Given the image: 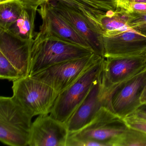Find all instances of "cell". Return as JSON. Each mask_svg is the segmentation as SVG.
I'll use <instances>...</instances> for the list:
<instances>
[{"instance_id": "6da1fadb", "label": "cell", "mask_w": 146, "mask_h": 146, "mask_svg": "<svg viewBox=\"0 0 146 146\" xmlns=\"http://www.w3.org/2000/svg\"><path fill=\"white\" fill-rule=\"evenodd\" d=\"M94 53L91 49L78 44L36 33L31 48L29 76H33L57 64Z\"/></svg>"}, {"instance_id": "7a4b0ae2", "label": "cell", "mask_w": 146, "mask_h": 146, "mask_svg": "<svg viewBox=\"0 0 146 146\" xmlns=\"http://www.w3.org/2000/svg\"><path fill=\"white\" fill-rule=\"evenodd\" d=\"M32 118L12 96H1V141L9 146H29Z\"/></svg>"}, {"instance_id": "3957f363", "label": "cell", "mask_w": 146, "mask_h": 146, "mask_svg": "<svg viewBox=\"0 0 146 146\" xmlns=\"http://www.w3.org/2000/svg\"><path fill=\"white\" fill-rule=\"evenodd\" d=\"M12 97L32 117L49 114L58 94L30 76L13 82Z\"/></svg>"}, {"instance_id": "277c9868", "label": "cell", "mask_w": 146, "mask_h": 146, "mask_svg": "<svg viewBox=\"0 0 146 146\" xmlns=\"http://www.w3.org/2000/svg\"><path fill=\"white\" fill-rule=\"evenodd\" d=\"M104 58L89 68L75 82L58 96L50 115L66 123L101 74Z\"/></svg>"}, {"instance_id": "5b68a950", "label": "cell", "mask_w": 146, "mask_h": 146, "mask_svg": "<svg viewBox=\"0 0 146 146\" xmlns=\"http://www.w3.org/2000/svg\"><path fill=\"white\" fill-rule=\"evenodd\" d=\"M102 58L94 53L52 66L31 76L50 86L59 94Z\"/></svg>"}, {"instance_id": "8992f818", "label": "cell", "mask_w": 146, "mask_h": 146, "mask_svg": "<svg viewBox=\"0 0 146 146\" xmlns=\"http://www.w3.org/2000/svg\"><path fill=\"white\" fill-rule=\"evenodd\" d=\"M146 69V52L139 55L104 58L102 71L103 95L109 108L110 95L124 81Z\"/></svg>"}, {"instance_id": "52a82bcc", "label": "cell", "mask_w": 146, "mask_h": 146, "mask_svg": "<svg viewBox=\"0 0 146 146\" xmlns=\"http://www.w3.org/2000/svg\"><path fill=\"white\" fill-rule=\"evenodd\" d=\"M127 126L121 117L103 106L94 119L82 129L69 134V138L97 141L111 146L112 143Z\"/></svg>"}, {"instance_id": "ba28073f", "label": "cell", "mask_w": 146, "mask_h": 146, "mask_svg": "<svg viewBox=\"0 0 146 146\" xmlns=\"http://www.w3.org/2000/svg\"><path fill=\"white\" fill-rule=\"evenodd\" d=\"M146 86V69L119 84L109 98V107L121 118L142 105L141 97Z\"/></svg>"}, {"instance_id": "9c48e42d", "label": "cell", "mask_w": 146, "mask_h": 146, "mask_svg": "<svg viewBox=\"0 0 146 146\" xmlns=\"http://www.w3.org/2000/svg\"><path fill=\"white\" fill-rule=\"evenodd\" d=\"M37 12L42 20L40 31L37 32L38 35L54 36L89 48L92 51L85 40L54 9L48 1L41 5L37 9Z\"/></svg>"}, {"instance_id": "30bf717a", "label": "cell", "mask_w": 146, "mask_h": 146, "mask_svg": "<svg viewBox=\"0 0 146 146\" xmlns=\"http://www.w3.org/2000/svg\"><path fill=\"white\" fill-rule=\"evenodd\" d=\"M69 135L66 124L50 114L39 115L31 125L29 146H66Z\"/></svg>"}, {"instance_id": "8fae6325", "label": "cell", "mask_w": 146, "mask_h": 146, "mask_svg": "<svg viewBox=\"0 0 146 146\" xmlns=\"http://www.w3.org/2000/svg\"><path fill=\"white\" fill-rule=\"evenodd\" d=\"M33 40H23L0 30V55L18 71L22 77L29 75Z\"/></svg>"}, {"instance_id": "7c38bea8", "label": "cell", "mask_w": 146, "mask_h": 146, "mask_svg": "<svg viewBox=\"0 0 146 146\" xmlns=\"http://www.w3.org/2000/svg\"><path fill=\"white\" fill-rule=\"evenodd\" d=\"M54 9L84 38L94 53L105 57L103 36L76 11L60 0H48Z\"/></svg>"}, {"instance_id": "4fadbf2b", "label": "cell", "mask_w": 146, "mask_h": 146, "mask_svg": "<svg viewBox=\"0 0 146 146\" xmlns=\"http://www.w3.org/2000/svg\"><path fill=\"white\" fill-rule=\"evenodd\" d=\"M103 106H106V103L103 95L100 75L85 99L66 123L69 134L78 131L86 126Z\"/></svg>"}, {"instance_id": "5bb4252c", "label": "cell", "mask_w": 146, "mask_h": 146, "mask_svg": "<svg viewBox=\"0 0 146 146\" xmlns=\"http://www.w3.org/2000/svg\"><path fill=\"white\" fill-rule=\"evenodd\" d=\"M105 57L139 55L146 52V36L134 29L116 35L103 36Z\"/></svg>"}, {"instance_id": "9a60e30c", "label": "cell", "mask_w": 146, "mask_h": 146, "mask_svg": "<svg viewBox=\"0 0 146 146\" xmlns=\"http://www.w3.org/2000/svg\"><path fill=\"white\" fill-rule=\"evenodd\" d=\"M37 9L35 7H24L18 19L6 31L23 40H34L36 34L35 32V29Z\"/></svg>"}, {"instance_id": "2e32d148", "label": "cell", "mask_w": 146, "mask_h": 146, "mask_svg": "<svg viewBox=\"0 0 146 146\" xmlns=\"http://www.w3.org/2000/svg\"><path fill=\"white\" fill-rule=\"evenodd\" d=\"M128 21L129 14L123 9L108 12L101 20L103 36H113L133 29L129 26Z\"/></svg>"}, {"instance_id": "e0dca14e", "label": "cell", "mask_w": 146, "mask_h": 146, "mask_svg": "<svg viewBox=\"0 0 146 146\" xmlns=\"http://www.w3.org/2000/svg\"><path fill=\"white\" fill-rule=\"evenodd\" d=\"M60 1L76 11L90 24L94 29L103 36L101 20L108 12H106L96 9L82 0Z\"/></svg>"}, {"instance_id": "ac0fdd59", "label": "cell", "mask_w": 146, "mask_h": 146, "mask_svg": "<svg viewBox=\"0 0 146 146\" xmlns=\"http://www.w3.org/2000/svg\"><path fill=\"white\" fill-rule=\"evenodd\" d=\"M21 0L0 4V30L6 31L18 19L23 9Z\"/></svg>"}, {"instance_id": "d6986e66", "label": "cell", "mask_w": 146, "mask_h": 146, "mask_svg": "<svg viewBox=\"0 0 146 146\" xmlns=\"http://www.w3.org/2000/svg\"><path fill=\"white\" fill-rule=\"evenodd\" d=\"M111 146H146V134L127 127L112 143Z\"/></svg>"}, {"instance_id": "ffe728a7", "label": "cell", "mask_w": 146, "mask_h": 146, "mask_svg": "<svg viewBox=\"0 0 146 146\" xmlns=\"http://www.w3.org/2000/svg\"><path fill=\"white\" fill-rule=\"evenodd\" d=\"M127 127L146 134V113L137 109L123 118Z\"/></svg>"}, {"instance_id": "44dd1931", "label": "cell", "mask_w": 146, "mask_h": 146, "mask_svg": "<svg viewBox=\"0 0 146 146\" xmlns=\"http://www.w3.org/2000/svg\"><path fill=\"white\" fill-rule=\"evenodd\" d=\"M128 14L129 26L146 36V13H128Z\"/></svg>"}, {"instance_id": "7402d4cb", "label": "cell", "mask_w": 146, "mask_h": 146, "mask_svg": "<svg viewBox=\"0 0 146 146\" xmlns=\"http://www.w3.org/2000/svg\"><path fill=\"white\" fill-rule=\"evenodd\" d=\"M98 10L103 11H115L117 9V0H82Z\"/></svg>"}, {"instance_id": "603a6c76", "label": "cell", "mask_w": 146, "mask_h": 146, "mask_svg": "<svg viewBox=\"0 0 146 146\" xmlns=\"http://www.w3.org/2000/svg\"><path fill=\"white\" fill-rule=\"evenodd\" d=\"M126 12L128 13H146V3L131 2Z\"/></svg>"}, {"instance_id": "cb8c5ba5", "label": "cell", "mask_w": 146, "mask_h": 146, "mask_svg": "<svg viewBox=\"0 0 146 146\" xmlns=\"http://www.w3.org/2000/svg\"><path fill=\"white\" fill-rule=\"evenodd\" d=\"M48 0H21L24 6L29 7H33L38 9V7Z\"/></svg>"}, {"instance_id": "d4e9b609", "label": "cell", "mask_w": 146, "mask_h": 146, "mask_svg": "<svg viewBox=\"0 0 146 146\" xmlns=\"http://www.w3.org/2000/svg\"><path fill=\"white\" fill-rule=\"evenodd\" d=\"M141 103L142 105L146 104V86L141 97Z\"/></svg>"}, {"instance_id": "484cf974", "label": "cell", "mask_w": 146, "mask_h": 146, "mask_svg": "<svg viewBox=\"0 0 146 146\" xmlns=\"http://www.w3.org/2000/svg\"><path fill=\"white\" fill-rule=\"evenodd\" d=\"M138 110L146 113V104L142 105L138 108Z\"/></svg>"}, {"instance_id": "4316f807", "label": "cell", "mask_w": 146, "mask_h": 146, "mask_svg": "<svg viewBox=\"0 0 146 146\" xmlns=\"http://www.w3.org/2000/svg\"><path fill=\"white\" fill-rule=\"evenodd\" d=\"M131 2H138V3H146V0H131Z\"/></svg>"}, {"instance_id": "83f0119b", "label": "cell", "mask_w": 146, "mask_h": 146, "mask_svg": "<svg viewBox=\"0 0 146 146\" xmlns=\"http://www.w3.org/2000/svg\"><path fill=\"white\" fill-rule=\"evenodd\" d=\"M13 1V0H0V4H1V3L8 2V1Z\"/></svg>"}]
</instances>
